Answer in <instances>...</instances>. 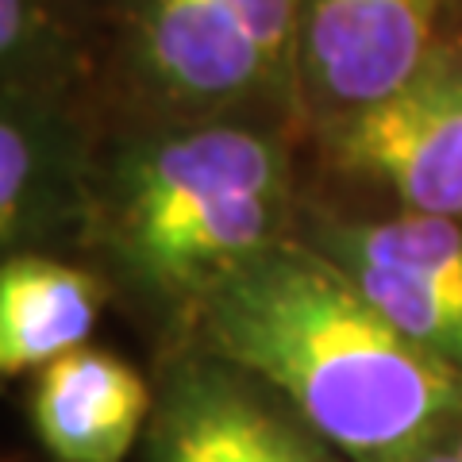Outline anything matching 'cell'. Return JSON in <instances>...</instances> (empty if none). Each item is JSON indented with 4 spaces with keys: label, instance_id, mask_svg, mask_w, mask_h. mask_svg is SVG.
<instances>
[{
    "label": "cell",
    "instance_id": "1",
    "mask_svg": "<svg viewBox=\"0 0 462 462\" xmlns=\"http://www.w3.org/2000/svg\"><path fill=\"white\" fill-rule=\"evenodd\" d=\"M305 124L108 116L81 258L112 293L185 331L216 285L293 236Z\"/></svg>",
    "mask_w": 462,
    "mask_h": 462
},
{
    "label": "cell",
    "instance_id": "2",
    "mask_svg": "<svg viewBox=\"0 0 462 462\" xmlns=\"http://www.w3.org/2000/svg\"><path fill=\"white\" fill-rule=\"evenodd\" d=\"M189 343L247 370L346 462H420L462 424V370L289 236L200 300Z\"/></svg>",
    "mask_w": 462,
    "mask_h": 462
},
{
    "label": "cell",
    "instance_id": "3",
    "mask_svg": "<svg viewBox=\"0 0 462 462\" xmlns=\"http://www.w3.org/2000/svg\"><path fill=\"white\" fill-rule=\"evenodd\" d=\"M297 42L300 0H116L97 39L100 108L305 124Z\"/></svg>",
    "mask_w": 462,
    "mask_h": 462
},
{
    "label": "cell",
    "instance_id": "4",
    "mask_svg": "<svg viewBox=\"0 0 462 462\" xmlns=\"http://www.w3.org/2000/svg\"><path fill=\"white\" fill-rule=\"evenodd\" d=\"M305 147L378 200L366 208L462 216V35L451 27L397 93L312 127Z\"/></svg>",
    "mask_w": 462,
    "mask_h": 462
},
{
    "label": "cell",
    "instance_id": "5",
    "mask_svg": "<svg viewBox=\"0 0 462 462\" xmlns=\"http://www.w3.org/2000/svg\"><path fill=\"white\" fill-rule=\"evenodd\" d=\"M293 236L331 258L401 336L462 370V216L305 193Z\"/></svg>",
    "mask_w": 462,
    "mask_h": 462
},
{
    "label": "cell",
    "instance_id": "6",
    "mask_svg": "<svg viewBox=\"0 0 462 462\" xmlns=\"http://www.w3.org/2000/svg\"><path fill=\"white\" fill-rule=\"evenodd\" d=\"M105 108L97 89L0 93V254L78 258Z\"/></svg>",
    "mask_w": 462,
    "mask_h": 462
},
{
    "label": "cell",
    "instance_id": "7",
    "mask_svg": "<svg viewBox=\"0 0 462 462\" xmlns=\"http://www.w3.org/2000/svg\"><path fill=\"white\" fill-rule=\"evenodd\" d=\"M143 436V462H346L278 393L197 343L166 363Z\"/></svg>",
    "mask_w": 462,
    "mask_h": 462
},
{
    "label": "cell",
    "instance_id": "8",
    "mask_svg": "<svg viewBox=\"0 0 462 462\" xmlns=\"http://www.w3.org/2000/svg\"><path fill=\"white\" fill-rule=\"evenodd\" d=\"M451 32V0H300L297 89L305 127L397 93Z\"/></svg>",
    "mask_w": 462,
    "mask_h": 462
},
{
    "label": "cell",
    "instance_id": "9",
    "mask_svg": "<svg viewBox=\"0 0 462 462\" xmlns=\"http://www.w3.org/2000/svg\"><path fill=\"white\" fill-rule=\"evenodd\" d=\"M154 389L112 351L78 346L35 370L32 428L54 462H124L147 431Z\"/></svg>",
    "mask_w": 462,
    "mask_h": 462
},
{
    "label": "cell",
    "instance_id": "10",
    "mask_svg": "<svg viewBox=\"0 0 462 462\" xmlns=\"http://www.w3.org/2000/svg\"><path fill=\"white\" fill-rule=\"evenodd\" d=\"M108 297V282L89 263L8 254L0 263V374H32L85 346Z\"/></svg>",
    "mask_w": 462,
    "mask_h": 462
},
{
    "label": "cell",
    "instance_id": "11",
    "mask_svg": "<svg viewBox=\"0 0 462 462\" xmlns=\"http://www.w3.org/2000/svg\"><path fill=\"white\" fill-rule=\"evenodd\" d=\"M20 89H97V47L66 0H0V93Z\"/></svg>",
    "mask_w": 462,
    "mask_h": 462
},
{
    "label": "cell",
    "instance_id": "12",
    "mask_svg": "<svg viewBox=\"0 0 462 462\" xmlns=\"http://www.w3.org/2000/svg\"><path fill=\"white\" fill-rule=\"evenodd\" d=\"M112 5L116 0H66V8L78 16V23L89 32V39H93V47H97V39H100V27H105V20H108V12H112Z\"/></svg>",
    "mask_w": 462,
    "mask_h": 462
},
{
    "label": "cell",
    "instance_id": "13",
    "mask_svg": "<svg viewBox=\"0 0 462 462\" xmlns=\"http://www.w3.org/2000/svg\"><path fill=\"white\" fill-rule=\"evenodd\" d=\"M462 16V0H451V23Z\"/></svg>",
    "mask_w": 462,
    "mask_h": 462
},
{
    "label": "cell",
    "instance_id": "14",
    "mask_svg": "<svg viewBox=\"0 0 462 462\" xmlns=\"http://www.w3.org/2000/svg\"><path fill=\"white\" fill-rule=\"evenodd\" d=\"M451 27H455V32H458V35H462V16H458V20H455V23H451Z\"/></svg>",
    "mask_w": 462,
    "mask_h": 462
}]
</instances>
